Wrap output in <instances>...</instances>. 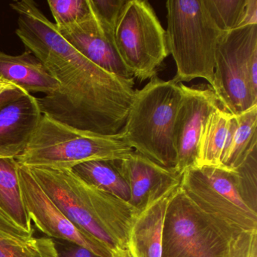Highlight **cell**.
Listing matches in <instances>:
<instances>
[{
    "label": "cell",
    "instance_id": "6da1fadb",
    "mask_svg": "<svg viewBox=\"0 0 257 257\" xmlns=\"http://www.w3.org/2000/svg\"><path fill=\"white\" fill-rule=\"evenodd\" d=\"M19 15L16 33L59 82L56 92L37 98L43 115L103 135L124 127L135 97L134 79L105 71L69 44L34 1L10 4Z\"/></svg>",
    "mask_w": 257,
    "mask_h": 257
},
{
    "label": "cell",
    "instance_id": "7a4b0ae2",
    "mask_svg": "<svg viewBox=\"0 0 257 257\" xmlns=\"http://www.w3.org/2000/svg\"><path fill=\"white\" fill-rule=\"evenodd\" d=\"M28 167L43 191L76 226L111 251L127 248L129 230L138 213L130 203L88 184L71 170Z\"/></svg>",
    "mask_w": 257,
    "mask_h": 257
},
{
    "label": "cell",
    "instance_id": "3957f363",
    "mask_svg": "<svg viewBox=\"0 0 257 257\" xmlns=\"http://www.w3.org/2000/svg\"><path fill=\"white\" fill-rule=\"evenodd\" d=\"M183 97L181 83L157 76L136 91L125 124L120 132L135 151L168 168H175L174 127Z\"/></svg>",
    "mask_w": 257,
    "mask_h": 257
},
{
    "label": "cell",
    "instance_id": "277c9868",
    "mask_svg": "<svg viewBox=\"0 0 257 257\" xmlns=\"http://www.w3.org/2000/svg\"><path fill=\"white\" fill-rule=\"evenodd\" d=\"M134 152L120 132L114 135H98L43 115L26 148L16 160L26 166L71 170L89 161L126 159Z\"/></svg>",
    "mask_w": 257,
    "mask_h": 257
},
{
    "label": "cell",
    "instance_id": "5b68a950",
    "mask_svg": "<svg viewBox=\"0 0 257 257\" xmlns=\"http://www.w3.org/2000/svg\"><path fill=\"white\" fill-rule=\"evenodd\" d=\"M167 44L177 66L176 83L205 79L212 87L216 52L225 32L218 28L204 0H169L166 3Z\"/></svg>",
    "mask_w": 257,
    "mask_h": 257
},
{
    "label": "cell",
    "instance_id": "8992f818",
    "mask_svg": "<svg viewBox=\"0 0 257 257\" xmlns=\"http://www.w3.org/2000/svg\"><path fill=\"white\" fill-rule=\"evenodd\" d=\"M180 186L198 210L231 237L257 231V212L240 197L234 170L223 165L189 168Z\"/></svg>",
    "mask_w": 257,
    "mask_h": 257
},
{
    "label": "cell",
    "instance_id": "52a82bcc",
    "mask_svg": "<svg viewBox=\"0 0 257 257\" xmlns=\"http://www.w3.org/2000/svg\"><path fill=\"white\" fill-rule=\"evenodd\" d=\"M115 41L123 62L141 82L156 76L170 55L166 31L145 0H127L115 26Z\"/></svg>",
    "mask_w": 257,
    "mask_h": 257
},
{
    "label": "cell",
    "instance_id": "ba28073f",
    "mask_svg": "<svg viewBox=\"0 0 257 257\" xmlns=\"http://www.w3.org/2000/svg\"><path fill=\"white\" fill-rule=\"evenodd\" d=\"M257 55V25L227 31L216 52L212 89L222 109L238 115L257 105L251 88L249 67Z\"/></svg>",
    "mask_w": 257,
    "mask_h": 257
},
{
    "label": "cell",
    "instance_id": "9c48e42d",
    "mask_svg": "<svg viewBox=\"0 0 257 257\" xmlns=\"http://www.w3.org/2000/svg\"><path fill=\"white\" fill-rule=\"evenodd\" d=\"M231 238L179 187L167 208L162 257H225Z\"/></svg>",
    "mask_w": 257,
    "mask_h": 257
},
{
    "label": "cell",
    "instance_id": "30bf717a",
    "mask_svg": "<svg viewBox=\"0 0 257 257\" xmlns=\"http://www.w3.org/2000/svg\"><path fill=\"white\" fill-rule=\"evenodd\" d=\"M19 177L27 211L40 231L50 237L83 246L100 256L110 257L109 248L76 226L57 207L28 166L19 164Z\"/></svg>",
    "mask_w": 257,
    "mask_h": 257
},
{
    "label": "cell",
    "instance_id": "8fae6325",
    "mask_svg": "<svg viewBox=\"0 0 257 257\" xmlns=\"http://www.w3.org/2000/svg\"><path fill=\"white\" fill-rule=\"evenodd\" d=\"M183 97L177 109L174 127L177 153L176 171L183 176L198 165V148L203 127L209 115L221 107L211 87H188L181 83Z\"/></svg>",
    "mask_w": 257,
    "mask_h": 257
},
{
    "label": "cell",
    "instance_id": "7c38bea8",
    "mask_svg": "<svg viewBox=\"0 0 257 257\" xmlns=\"http://www.w3.org/2000/svg\"><path fill=\"white\" fill-rule=\"evenodd\" d=\"M91 14L87 19L71 26L56 28L58 33L97 67L123 79H134L117 50L115 29L103 22L91 6Z\"/></svg>",
    "mask_w": 257,
    "mask_h": 257
},
{
    "label": "cell",
    "instance_id": "4fadbf2b",
    "mask_svg": "<svg viewBox=\"0 0 257 257\" xmlns=\"http://www.w3.org/2000/svg\"><path fill=\"white\" fill-rule=\"evenodd\" d=\"M130 190L129 203L140 213L170 189L180 184L182 175L135 151L123 159L110 161Z\"/></svg>",
    "mask_w": 257,
    "mask_h": 257
},
{
    "label": "cell",
    "instance_id": "5bb4252c",
    "mask_svg": "<svg viewBox=\"0 0 257 257\" xmlns=\"http://www.w3.org/2000/svg\"><path fill=\"white\" fill-rule=\"evenodd\" d=\"M42 116L37 98L31 94L0 108V156L16 159L22 154Z\"/></svg>",
    "mask_w": 257,
    "mask_h": 257
},
{
    "label": "cell",
    "instance_id": "9a60e30c",
    "mask_svg": "<svg viewBox=\"0 0 257 257\" xmlns=\"http://www.w3.org/2000/svg\"><path fill=\"white\" fill-rule=\"evenodd\" d=\"M180 185L171 188L142 211L137 213L127 236V249L132 257H162L167 208Z\"/></svg>",
    "mask_w": 257,
    "mask_h": 257
},
{
    "label": "cell",
    "instance_id": "2e32d148",
    "mask_svg": "<svg viewBox=\"0 0 257 257\" xmlns=\"http://www.w3.org/2000/svg\"><path fill=\"white\" fill-rule=\"evenodd\" d=\"M0 79L19 87L28 94L49 95L60 88L59 82L28 50L16 56L0 52Z\"/></svg>",
    "mask_w": 257,
    "mask_h": 257
},
{
    "label": "cell",
    "instance_id": "e0dca14e",
    "mask_svg": "<svg viewBox=\"0 0 257 257\" xmlns=\"http://www.w3.org/2000/svg\"><path fill=\"white\" fill-rule=\"evenodd\" d=\"M19 165L16 158H0V210L13 223L34 236L32 220L21 191Z\"/></svg>",
    "mask_w": 257,
    "mask_h": 257
},
{
    "label": "cell",
    "instance_id": "ac0fdd59",
    "mask_svg": "<svg viewBox=\"0 0 257 257\" xmlns=\"http://www.w3.org/2000/svg\"><path fill=\"white\" fill-rule=\"evenodd\" d=\"M232 114L219 107L207 118L199 142L197 167L219 166L228 138Z\"/></svg>",
    "mask_w": 257,
    "mask_h": 257
},
{
    "label": "cell",
    "instance_id": "d6986e66",
    "mask_svg": "<svg viewBox=\"0 0 257 257\" xmlns=\"http://www.w3.org/2000/svg\"><path fill=\"white\" fill-rule=\"evenodd\" d=\"M71 171L88 184L129 202L130 190L127 183L110 161L83 162Z\"/></svg>",
    "mask_w": 257,
    "mask_h": 257
},
{
    "label": "cell",
    "instance_id": "ffe728a7",
    "mask_svg": "<svg viewBox=\"0 0 257 257\" xmlns=\"http://www.w3.org/2000/svg\"><path fill=\"white\" fill-rule=\"evenodd\" d=\"M237 127L228 151L222 159V165L234 170L257 147V105L235 115Z\"/></svg>",
    "mask_w": 257,
    "mask_h": 257
},
{
    "label": "cell",
    "instance_id": "44dd1931",
    "mask_svg": "<svg viewBox=\"0 0 257 257\" xmlns=\"http://www.w3.org/2000/svg\"><path fill=\"white\" fill-rule=\"evenodd\" d=\"M0 257L60 256L52 239L23 238L0 229Z\"/></svg>",
    "mask_w": 257,
    "mask_h": 257
},
{
    "label": "cell",
    "instance_id": "7402d4cb",
    "mask_svg": "<svg viewBox=\"0 0 257 257\" xmlns=\"http://www.w3.org/2000/svg\"><path fill=\"white\" fill-rule=\"evenodd\" d=\"M246 2L247 0H204L212 19L224 32L240 28Z\"/></svg>",
    "mask_w": 257,
    "mask_h": 257
},
{
    "label": "cell",
    "instance_id": "603a6c76",
    "mask_svg": "<svg viewBox=\"0 0 257 257\" xmlns=\"http://www.w3.org/2000/svg\"><path fill=\"white\" fill-rule=\"evenodd\" d=\"M236 186L243 201L257 212V147L234 169Z\"/></svg>",
    "mask_w": 257,
    "mask_h": 257
},
{
    "label": "cell",
    "instance_id": "cb8c5ba5",
    "mask_svg": "<svg viewBox=\"0 0 257 257\" xmlns=\"http://www.w3.org/2000/svg\"><path fill=\"white\" fill-rule=\"evenodd\" d=\"M48 4L57 28L79 23L91 14L89 0H50Z\"/></svg>",
    "mask_w": 257,
    "mask_h": 257
},
{
    "label": "cell",
    "instance_id": "d4e9b609",
    "mask_svg": "<svg viewBox=\"0 0 257 257\" xmlns=\"http://www.w3.org/2000/svg\"><path fill=\"white\" fill-rule=\"evenodd\" d=\"M225 257H257V231L242 232L231 238Z\"/></svg>",
    "mask_w": 257,
    "mask_h": 257
},
{
    "label": "cell",
    "instance_id": "484cf974",
    "mask_svg": "<svg viewBox=\"0 0 257 257\" xmlns=\"http://www.w3.org/2000/svg\"><path fill=\"white\" fill-rule=\"evenodd\" d=\"M96 14L109 26L115 29L120 14L127 0H89Z\"/></svg>",
    "mask_w": 257,
    "mask_h": 257
},
{
    "label": "cell",
    "instance_id": "4316f807",
    "mask_svg": "<svg viewBox=\"0 0 257 257\" xmlns=\"http://www.w3.org/2000/svg\"><path fill=\"white\" fill-rule=\"evenodd\" d=\"M27 94L19 87L0 79V108Z\"/></svg>",
    "mask_w": 257,
    "mask_h": 257
},
{
    "label": "cell",
    "instance_id": "83f0119b",
    "mask_svg": "<svg viewBox=\"0 0 257 257\" xmlns=\"http://www.w3.org/2000/svg\"><path fill=\"white\" fill-rule=\"evenodd\" d=\"M253 25H257V0H247L240 28Z\"/></svg>",
    "mask_w": 257,
    "mask_h": 257
},
{
    "label": "cell",
    "instance_id": "f1b7e54d",
    "mask_svg": "<svg viewBox=\"0 0 257 257\" xmlns=\"http://www.w3.org/2000/svg\"><path fill=\"white\" fill-rule=\"evenodd\" d=\"M65 257H101L91 252L87 248L74 244L69 249Z\"/></svg>",
    "mask_w": 257,
    "mask_h": 257
},
{
    "label": "cell",
    "instance_id": "f546056e",
    "mask_svg": "<svg viewBox=\"0 0 257 257\" xmlns=\"http://www.w3.org/2000/svg\"><path fill=\"white\" fill-rule=\"evenodd\" d=\"M110 257H132L127 248L116 247L111 251Z\"/></svg>",
    "mask_w": 257,
    "mask_h": 257
},
{
    "label": "cell",
    "instance_id": "4dcf8cb0",
    "mask_svg": "<svg viewBox=\"0 0 257 257\" xmlns=\"http://www.w3.org/2000/svg\"><path fill=\"white\" fill-rule=\"evenodd\" d=\"M0 158H4V157H1V156H0Z\"/></svg>",
    "mask_w": 257,
    "mask_h": 257
}]
</instances>
